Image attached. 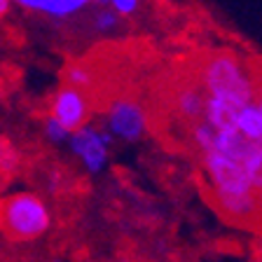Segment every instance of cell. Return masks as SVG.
Segmentation results:
<instances>
[{"instance_id":"obj_1","label":"cell","mask_w":262,"mask_h":262,"mask_svg":"<svg viewBox=\"0 0 262 262\" xmlns=\"http://www.w3.org/2000/svg\"><path fill=\"white\" fill-rule=\"evenodd\" d=\"M194 77L206 96L220 98L239 110L255 101L253 73L248 71L246 61L229 49H218L206 54V59L196 68Z\"/></svg>"},{"instance_id":"obj_2","label":"cell","mask_w":262,"mask_h":262,"mask_svg":"<svg viewBox=\"0 0 262 262\" xmlns=\"http://www.w3.org/2000/svg\"><path fill=\"white\" fill-rule=\"evenodd\" d=\"M52 208L38 192H12L0 199V232L12 241H38L52 229Z\"/></svg>"},{"instance_id":"obj_3","label":"cell","mask_w":262,"mask_h":262,"mask_svg":"<svg viewBox=\"0 0 262 262\" xmlns=\"http://www.w3.org/2000/svg\"><path fill=\"white\" fill-rule=\"evenodd\" d=\"M101 124L110 131L115 141L138 143L150 131V115L141 98L131 96V94H120L105 103Z\"/></svg>"},{"instance_id":"obj_4","label":"cell","mask_w":262,"mask_h":262,"mask_svg":"<svg viewBox=\"0 0 262 262\" xmlns=\"http://www.w3.org/2000/svg\"><path fill=\"white\" fill-rule=\"evenodd\" d=\"M113 145L115 138L110 136V131L103 124H92V122L68 136V150L89 176H98L101 171H105Z\"/></svg>"},{"instance_id":"obj_5","label":"cell","mask_w":262,"mask_h":262,"mask_svg":"<svg viewBox=\"0 0 262 262\" xmlns=\"http://www.w3.org/2000/svg\"><path fill=\"white\" fill-rule=\"evenodd\" d=\"M199 166L206 176L208 192H215V194H248V192H253L251 183L246 178L244 164L236 159L211 150V152L199 157Z\"/></svg>"},{"instance_id":"obj_6","label":"cell","mask_w":262,"mask_h":262,"mask_svg":"<svg viewBox=\"0 0 262 262\" xmlns=\"http://www.w3.org/2000/svg\"><path fill=\"white\" fill-rule=\"evenodd\" d=\"M47 115L52 120H56L63 126L68 134L82 129L84 124L92 122V101H89V94L80 92L75 87H68V84H61L52 96H49V105H47Z\"/></svg>"},{"instance_id":"obj_7","label":"cell","mask_w":262,"mask_h":262,"mask_svg":"<svg viewBox=\"0 0 262 262\" xmlns=\"http://www.w3.org/2000/svg\"><path fill=\"white\" fill-rule=\"evenodd\" d=\"M208 202L213 204V208L225 220L234 225L262 223L257 192H248V194H215V192H208Z\"/></svg>"},{"instance_id":"obj_8","label":"cell","mask_w":262,"mask_h":262,"mask_svg":"<svg viewBox=\"0 0 262 262\" xmlns=\"http://www.w3.org/2000/svg\"><path fill=\"white\" fill-rule=\"evenodd\" d=\"M204 103H206V94H204L202 84L196 82V77L185 80L171 94V113L187 126L194 122H202Z\"/></svg>"},{"instance_id":"obj_9","label":"cell","mask_w":262,"mask_h":262,"mask_svg":"<svg viewBox=\"0 0 262 262\" xmlns=\"http://www.w3.org/2000/svg\"><path fill=\"white\" fill-rule=\"evenodd\" d=\"M12 5L21 7L24 12L42 16L47 21L63 24L80 16L82 12H87L92 3L89 0H12Z\"/></svg>"},{"instance_id":"obj_10","label":"cell","mask_w":262,"mask_h":262,"mask_svg":"<svg viewBox=\"0 0 262 262\" xmlns=\"http://www.w3.org/2000/svg\"><path fill=\"white\" fill-rule=\"evenodd\" d=\"M253 143H248L244 136H241L236 129H227V131H215V143H213V150L225 157H232L236 162L244 164V159L251 155Z\"/></svg>"},{"instance_id":"obj_11","label":"cell","mask_w":262,"mask_h":262,"mask_svg":"<svg viewBox=\"0 0 262 262\" xmlns=\"http://www.w3.org/2000/svg\"><path fill=\"white\" fill-rule=\"evenodd\" d=\"M236 113H239V108H234V105L225 103V101H220V98L206 96L202 120L215 131H227V129H234Z\"/></svg>"},{"instance_id":"obj_12","label":"cell","mask_w":262,"mask_h":262,"mask_svg":"<svg viewBox=\"0 0 262 262\" xmlns=\"http://www.w3.org/2000/svg\"><path fill=\"white\" fill-rule=\"evenodd\" d=\"M234 129L239 131L248 143L262 147V113H260L255 101H251V103L244 105V108L236 113Z\"/></svg>"},{"instance_id":"obj_13","label":"cell","mask_w":262,"mask_h":262,"mask_svg":"<svg viewBox=\"0 0 262 262\" xmlns=\"http://www.w3.org/2000/svg\"><path fill=\"white\" fill-rule=\"evenodd\" d=\"M61 80H63V84H68V87H75L80 89V92L89 94V89H94V71L89 68V66H84L82 61H71V63L63 66V71H61Z\"/></svg>"},{"instance_id":"obj_14","label":"cell","mask_w":262,"mask_h":262,"mask_svg":"<svg viewBox=\"0 0 262 262\" xmlns=\"http://www.w3.org/2000/svg\"><path fill=\"white\" fill-rule=\"evenodd\" d=\"M89 26L98 35H113L120 31L122 19L110 7H94V12L89 14Z\"/></svg>"},{"instance_id":"obj_15","label":"cell","mask_w":262,"mask_h":262,"mask_svg":"<svg viewBox=\"0 0 262 262\" xmlns=\"http://www.w3.org/2000/svg\"><path fill=\"white\" fill-rule=\"evenodd\" d=\"M187 136H190V145L194 147V152L199 155V157L213 150V143H215V129H211L204 120L187 126Z\"/></svg>"},{"instance_id":"obj_16","label":"cell","mask_w":262,"mask_h":262,"mask_svg":"<svg viewBox=\"0 0 262 262\" xmlns=\"http://www.w3.org/2000/svg\"><path fill=\"white\" fill-rule=\"evenodd\" d=\"M244 171H246V178L251 183L253 192L260 194L262 192V147L255 145L251 150V155L244 159Z\"/></svg>"},{"instance_id":"obj_17","label":"cell","mask_w":262,"mask_h":262,"mask_svg":"<svg viewBox=\"0 0 262 262\" xmlns=\"http://www.w3.org/2000/svg\"><path fill=\"white\" fill-rule=\"evenodd\" d=\"M21 164V155L16 150V145L10 138H0V176H10L19 169Z\"/></svg>"},{"instance_id":"obj_18","label":"cell","mask_w":262,"mask_h":262,"mask_svg":"<svg viewBox=\"0 0 262 262\" xmlns=\"http://www.w3.org/2000/svg\"><path fill=\"white\" fill-rule=\"evenodd\" d=\"M42 136L47 138L49 143L61 145V143H68V136H71V134H68V131H66L56 120H52L49 115H45L42 117Z\"/></svg>"},{"instance_id":"obj_19","label":"cell","mask_w":262,"mask_h":262,"mask_svg":"<svg viewBox=\"0 0 262 262\" xmlns=\"http://www.w3.org/2000/svg\"><path fill=\"white\" fill-rule=\"evenodd\" d=\"M141 5H143V0H110L108 3V7L120 16L122 21H124V19H131V16H136L138 10H141Z\"/></svg>"},{"instance_id":"obj_20","label":"cell","mask_w":262,"mask_h":262,"mask_svg":"<svg viewBox=\"0 0 262 262\" xmlns=\"http://www.w3.org/2000/svg\"><path fill=\"white\" fill-rule=\"evenodd\" d=\"M10 10H12V0H0V21L10 14Z\"/></svg>"},{"instance_id":"obj_21","label":"cell","mask_w":262,"mask_h":262,"mask_svg":"<svg viewBox=\"0 0 262 262\" xmlns=\"http://www.w3.org/2000/svg\"><path fill=\"white\" fill-rule=\"evenodd\" d=\"M255 103L262 113V84H257V82H255Z\"/></svg>"},{"instance_id":"obj_22","label":"cell","mask_w":262,"mask_h":262,"mask_svg":"<svg viewBox=\"0 0 262 262\" xmlns=\"http://www.w3.org/2000/svg\"><path fill=\"white\" fill-rule=\"evenodd\" d=\"M89 3H92L94 7H108L110 0H89Z\"/></svg>"},{"instance_id":"obj_23","label":"cell","mask_w":262,"mask_h":262,"mask_svg":"<svg viewBox=\"0 0 262 262\" xmlns=\"http://www.w3.org/2000/svg\"><path fill=\"white\" fill-rule=\"evenodd\" d=\"M0 138H3V136H0Z\"/></svg>"}]
</instances>
